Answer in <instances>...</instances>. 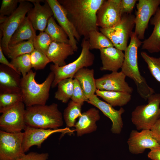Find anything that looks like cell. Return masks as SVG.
Instances as JSON below:
<instances>
[{
    "label": "cell",
    "instance_id": "9c48e42d",
    "mask_svg": "<svg viewBox=\"0 0 160 160\" xmlns=\"http://www.w3.org/2000/svg\"><path fill=\"white\" fill-rule=\"evenodd\" d=\"M23 132L0 131V160H18L25 153L23 148Z\"/></svg>",
    "mask_w": 160,
    "mask_h": 160
},
{
    "label": "cell",
    "instance_id": "4fadbf2b",
    "mask_svg": "<svg viewBox=\"0 0 160 160\" xmlns=\"http://www.w3.org/2000/svg\"><path fill=\"white\" fill-rule=\"evenodd\" d=\"M53 13L54 17L67 35L69 44L75 52L78 47L77 41H79L81 37L79 35L73 24L68 19L66 12L63 7L57 0H46Z\"/></svg>",
    "mask_w": 160,
    "mask_h": 160
},
{
    "label": "cell",
    "instance_id": "5b68a950",
    "mask_svg": "<svg viewBox=\"0 0 160 160\" xmlns=\"http://www.w3.org/2000/svg\"><path fill=\"white\" fill-rule=\"evenodd\" d=\"M147 104L137 106L131 114V121L137 129L151 130L160 117V94L154 93Z\"/></svg>",
    "mask_w": 160,
    "mask_h": 160
},
{
    "label": "cell",
    "instance_id": "7c38bea8",
    "mask_svg": "<svg viewBox=\"0 0 160 160\" xmlns=\"http://www.w3.org/2000/svg\"><path fill=\"white\" fill-rule=\"evenodd\" d=\"M121 0H104L97 11L96 24L97 27L105 28L112 27L121 19Z\"/></svg>",
    "mask_w": 160,
    "mask_h": 160
},
{
    "label": "cell",
    "instance_id": "83f0119b",
    "mask_svg": "<svg viewBox=\"0 0 160 160\" xmlns=\"http://www.w3.org/2000/svg\"><path fill=\"white\" fill-rule=\"evenodd\" d=\"M73 78H69L60 81L57 84V90L55 93V98L63 103H67L73 94Z\"/></svg>",
    "mask_w": 160,
    "mask_h": 160
},
{
    "label": "cell",
    "instance_id": "52a82bcc",
    "mask_svg": "<svg viewBox=\"0 0 160 160\" xmlns=\"http://www.w3.org/2000/svg\"><path fill=\"white\" fill-rule=\"evenodd\" d=\"M33 7L32 3L28 0H21L16 10L0 24V31L3 36L0 44L4 53L8 49L12 36L23 21L26 15Z\"/></svg>",
    "mask_w": 160,
    "mask_h": 160
},
{
    "label": "cell",
    "instance_id": "8d00e7d4",
    "mask_svg": "<svg viewBox=\"0 0 160 160\" xmlns=\"http://www.w3.org/2000/svg\"><path fill=\"white\" fill-rule=\"evenodd\" d=\"M21 0H2L0 9V17L10 16L17 9Z\"/></svg>",
    "mask_w": 160,
    "mask_h": 160
},
{
    "label": "cell",
    "instance_id": "2e32d148",
    "mask_svg": "<svg viewBox=\"0 0 160 160\" xmlns=\"http://www.w3.org/2000/svg\"><path fill=\"white\" fill-rule=\"evenodd\" d=\"M127 143L129 151L135 154L142 153L147 149L151 150L160 145L149 129L142 130L140 132L132 130Z\"/></svg>",
    "mask_w": 160,
    "mask_h": 160
},
{
    "label": "cell",
    "instance_id": "e0dca14e",
    "mask_svg": "<svg viewBox=\"0 0 160 160\" xmlns=\"http://www.w3.org/2000/svg\"><path fill=\"white\" fill-rule=\"evenodd\" d=\"M126 76L121 71L112 72L95 79L97 89L126 92L131 94L133 88L125 81Z\"/></svg>",
    "mask_w": 160,
    "mask_h": 160
},
{
    "label": "cell",
    "instance_id": "f546056e",
    "mask_svg": "<svg viewBox=\"0 0 160 160\" xmlns=\"http://www.w3.org/2000/svg\"><path fill=\"white\" fill-rule=\"evenodd\" d=\"M34 49L33 41L29 40L9 46L4 53L8 57L12 60L25 54H30Z\"/></svg>",
    "mask_w": 160,
    "mask_h": 160
},
{
    "label": "cell",
    "instance_id": "836d02e7",
    "mask_svg": "<svg viewBox=\"0 0 160 160\" xmlns=\"http://www.w3.org/2000/svg\"><path fill=\"white\" fill-rule=\"evenodd\" d=\"M140 54L151 75L160 83V57L151 56L145 52H141Z\"/></svg>",
    "mask_w": 160,
    "mask_h": 160
},
{
    "label": "cell",
    "instance_id": "f35d334b",
    "mask_svg": "<svg viewBox=\"0 0 160 160\" xmlns=\"http://www.w3.org/2000/svg\"><path fill=\"white\" fill-rule=\"evenodd\" d=\"M135 83L137 86V92L144 99L148 100L149 97L155 93L154 90L148 85L144 77H143L140 83Z\"/></svg>",
    "mask_w": 160,
    "mask_h": 160
},
{
    "label": "cell",
    "instance_id": "e575fe53",
    "mask_svg": "<svg viewBox=\"0 0 160 160\" xmlns=\"http://www.w3.org/2000/svg\"><path fill=\"white\" fill-rule=\"evenodd\" d=\"M53 41L48 33L45 31L41 32L33 41L34 48L47 55L49 47Z\"/></svg>",
    "mask_w": 160,
    "mask_h": 160
},
{
    "label": "cell",
    "instance_id": "ffe728a7",
    "mask_svg": "<svg viewBox=\"0 0 160 160\" xmlns=\"http://www.w3.org/2000/svg\"><path fill=\"white\" fill-rule=\"evenodd\" d=\"M102 66V71H117L122 67L124 58L122 51L114 47L100 50Z\"/></svg>",
    "mask_w": 160,
    "mask_h": 160
},
{
    "label": "cell",
    "instance_id": "5bb4252c",
    "mask_svg": "<svg viewBox=\"0 0 160 160\" xmlns=\"http://www.w3.org/2000/svg\"><path fill=\"white\" fill-rule=\"evenodd\" d=\"M72 132L70 129L66 127L57 129H44L26 126L23 132V148L25 153L32 146L41 147L42 143L52 134L57 132L66 133Z\"/></svg>",
    "mask_w": 160,
    "mask_h": 160
},
{
    "label": "cell",
    "instance_id": "7402d4cb",
    "mask_svg": "<svg viewBox=\"0 0 160 160\" xmlns=\"http://www.w3.org/2000/svg\"><path fill=\"white\" fill-rule=\"evenodd\" d=\"M75 51L68 43L53 41L48 50L47 56L50 62L59 66L66 65L65 60L74 54Z\"/></svg>",
    "mask_w": 160,
    "mask_h": 160
},
{
    "label": "cell",
    "instance_id": "484cf974",
    "mask_svg": "<svg viewBox=\"0 0 160 160\" xmlns=\"http://www.w3.org/2000/svg\"><path fill=\"white\" fill-rule=\"evenodd\" d=\"M95 94L113 107L123 106L126 105L131 98V94L124 92L97 89Z\"/></svg>",
    "mask_w": 160,
    "mask_h": 160
},
{
    "label": "cell",
    "instance_id": "d4e9b609",
    "mask_svg": "<svg viewBox=\"0 0 160 160\" xmlns=\"http://www.w3.org/2000/svg\"><path fill=\"white\" fill-rule=\"evenodd\" d=\"M36 36V30L27 16H26L12 36L9 46L14 45L25 40H32L34 41Z\"/></svg>",
    "mask_w": 160,
    "mask_h": 160
},
{
    "label": "cell",
    "instance_id": "9a60e30c",
    "mask_svg": "<svg viewBox=\"0 0 160 160\" xmlns=\"http://www.w3.org/2000/svg\"><path fill=\"white\" fill-rule=\"evenodd\" d=\"M28 1L34 7L28 12L27 17L36 30L44 31L49 20L54 15L52 9L46 0Z\"/></svg>",
    "mask_w": 160,
    "mask_h": 160
},
{
    "label": "cell",
    "instance_id": "7a4b0ae2",
    "mask_svg": "<svg viewBox=\"0 0 160 160\" xmlns=\"http://www.w3.org/2000/svg\"><path fill=\"white\" fill-rule=\"evenodd\" d=\"M36 74L31 70L21 78V92L23 102L26 107L45 105L49 98L50 89L54 79V74L51 71L41 84L36 81Z\"/></svg>",
    "mask_w": 160,
    "mask_h": 160
},
{
    "label": "cell",
    "instance_id": "60d3db41",
    "mask_svg": "<svg viewBox=\"0 0 160 160\" xmlns=\"http://www.w3.org/2000/svg\"><path fill=\"white\" fill-rule=\"evenodd\" d=\"M137 0H121L120 7L121 14H130Z\"/></svg>",
    "mask_w": 160,
    "mask_h": 160
},
{
    "label": "cell",
    "instance_id": "cb8c5ba5",
    "mask_svg": "<svg viewBox=\"0 0 160 160\" xmlns=\"http://www.w3.org/2000/svg\"><path fill=\"white\" fill-rule=\"evenodd\" d=\"M94 75L93 69L84 68L79 70L73 76L78 81L88 100L95 94L97 89Z\"/></svg>",
    "mask_w": 160,
    "mask_h": 160
},
{
    "label": "cell",
    "instance_id": "8992f818",
    "mask_svg": "<svg viewBox=\"0 0 160 160\" xmlns=\"http://www.w3.org/2000/svg\"><path fill=\"white\" fill-rule=\"evenodd\" d=\"M135 18L133 15L124 14L120 22L116 25L109 28H100L99 30L111 41L115 47L125 51L133 32Z\"/></svg>",
    "mask_w": 160,
    "mask_h": 160
},
{
    "label": "cell",
    "instance_id": "74e56055",
    "mask_svg": "<svg viewBox=\"0 0 160 160\" xmlns=\"http://www.w3.org/2000/svg\"><path fill=\"white\" fill-rule=\"evenodd\" d=\"M73 82V89L71 99L74 102L82 106L84 103L87 102L88 100L77 80L74 79Z\"/></svg>",
    "mask_w": 160,
    "mask_h": 160
},
{
    "label": "cell",
    "instance_id": "4316f807",
    "mask_svg": "<svg viewBox=\"0 0 160 160\" xmlns=\"http://www.w3.org/2000/svg\"><path fill=\"white\" fill-rule=\"evenodd\" d=\"M45 32L50 36L53 41L69 44L68 36L63 28L52 17L49 20Z\"/></svg>",
    "mask_w": 160,
    "mask_h": 160
},
{
    "label": "cell",
    "instance_id": "6da1fadb",
    "mask_svg": "<svg viewBox=\"0 0 160 160\" xmlns=\"http://www.w3.org/2000/svg\"><path fill=\"white\" fill-rule=\"evenodd\" d=\"M104 0H59L79 35L88 40L89 33L98 30L97 10Z\"/></svg>",
    "mask_w": 160,
    "mask_h": 160
},
{
    "label": "cell",
    "instance_id": "1f68e13d",
    "mask_svg": "<svg viewBox=\"0 0 160 160\" xmlns=\"http://www.w3.org/2000/svg\"><path fill=\"white\" fill-rule=\"evenodd\" d=\"M20 101H23L21 92L0 93V113Z\"/></svg>",
    "mask_w": 160,
    "mask_h": 160
},
{
    "label": "cell",
    "instance_id": "ab89813d",
    "mask_svg": "<svg viewBox=\"0 0 160 160\" xmlns=\"http://www.w3.org/2000/svg\"><path fill=\"white\" fill-rule=\"evenodd\" d=\"M49 154L47 153H39L31 152L23 154L18 160H48Z\"/></svg>",
    "mask_w": 160,
    "mask_h": 160
},
{
    "label": "cell",
    "instance_id": "d6986e66",
    "mask_svg": "<svg viewBox=\"0 0 160 160\" xmlns=\"http://www.w3.org/2000/svg\"><path fill=\"white\" fill-rule=\"evenodd\" d=\"M20 74L7 66L0 65V92H21Z\"/></svg>",
    "mask_w": 160,
    "mask_h": 160
},
{
    "label": "cell",
    "instance_id": "603a6c76",
    "mask_svg": "<svg viewBox=\"0 0 160 160\" xmlns=\"http://www.w3.org/2000/svg\"><path fill=\"white\" fill-rule=\"evenodd\" d=\"M150 24L154 26L150 36L142 42V49L151 53L160 52V7L150 20Z\"/></svg>",
    "mask_w": 160,
    "mask_h": 160
},
{
    "label": "cell",
    "instance_id": "277c9868",
    "mask_svg": "<svg viewBox=\"0 0 160 160\" xmlns=\"http://www.w3.org/2000/svg\"><path fill=\"white\" fill-rule=\"evenodd\" d=\"M80 55L74 61L62 66L51 64L50 68L55 75L52 85V88L57 85L60 81L67 78H73L75 74L80 69L92 65L95 60L94 55L90 51L88 40L83 38L81 43Z\"/></svg>",
    "mask_w": 160,
    "mask_h": 160
},
{
    "label": "cell",
    "instance_id": "3957f363",
    "mask_svg": "<svg viewBox=\"0 0 160 160\" xmlns=\"http://www.w3.org/2000/svg\"><path fill=\"white\" fill-rule=\"evenodd\" d=\"M25 120L26 126L44 129H57L63 124L62 113L54 103L27 107Z\"/></svg>",
    "mask_w": 160,
    "mask_h": 160
},
{
    "label": "cell",
    "instance_id": "b9f144b4",
    "mask_svg": "<svg viewBox=\"0 0 160 160\" xmlns=\"http://www.w3.org/2000/svg\"><path fill=\"white\" fill-rule=\"evenodd\" d=\"M151 130L154 137L160 143V117L153 126Z\"/></svg>",
    "mask_w": 160,
    "mask_h": 160
},
{
    "label": "cell",
    "instance_id": "ba28073f",
    "mask_svg": "<svg viewBox=\"0 0 160 160\" xmlns=\"http://www.w3.org/2000/svg\"><path fill=\"white\" fill-rule=\"evenodd\" d=\"M25 109L23 101H20L7 109L0 117L1 130L11 133L22 132L26 125L25 116Z\"/></svg>",
    "mask_w": 160,
    "mask_h": 160
},
{
    "label": "cell",
    "instance_id": "44dd1931",
    "mask_svg": "<svg viewBox=\"0 0 160 160\" xmlns=\"http://www.w3.org/2000/svg\"><path fill=\"white\" fill-rule=\"evenodd\" d=\"M100 119L99 111L92 108L82 113L74 127L78 137L96 131V122Z\"/></svg>",
    "mask_w": 160,
    "mask_h": 160
},
{
    "label": "cell",
    "instance_id": "8fae6325",
    "mask_svg": "<svg viewBox=\"0 0 160 160\" xmlns=\"http://www.w3.org/2000/svg\"><path fill=\"white\" fill-rule=\"evenodd\" d=\"M136 4L137 10L135 22V33L140 39H143L146 29L151 17L160 5V0H139Z\"/></svg>",
    "mask_w": 160,
    "mask_h": 160
},
{
    "label": "cell",
    "instance_id": "d6a6232c",
    "mask_svg": "<svg viewBox=\"0 0 160 160\" xmlns=\"http://www.w3.org/2000/svg\"><path fill=\"white\" fill-rule=\"evenodd\" d=\"M11 63L13 65L22 76H25L32 68L30 54H25L12 60Z\"/></svg>",
    "mask_w": 160,
    "mask_h": 160
},
{
    "label": "cell",
    "instance_id": "d590c367",
    "mask_svg": "<svg viewBox=\"0 0 160 160\" xmlns=\"http://www.w3.org/2000/svg\"><path fill=\"white\" fill-rule=\"evenodd\" d=\"M30 55L32 68L35 70L44 69L50 62L47 55L36 49L30 54Z\"/></svg>",
    "mask_w": 160,
    "mask_h": 160
},
{
    "label": "cell",
    "instance_id": "7bdbcfd3",
    "mask_svg": "<svg viewBox=\"0 0 160 160\" xmlns=\"http://www.w3.org/2000/svg\"><path fill=\"white\" fill-rule=\"evenodd\" d=\"M0 63L8 67L12 68L14 70L18 73L21 74L15 68L13 64L9 62L4 56L3 52L1 47V45L0 44Z\"/></svg>",
    "mask_w": 160,
    "mask_h": 160
},
{
    "label": "cell",
    "instance_id": "4dcf8cb0",
    "mask_svg": "<svg viewBox=\"0 0 160 160\" xmlns=\"http://www.w3.org/2000/svg\"><path fill=\"white\" fill-rule=\"evenodd\" d=\"M82 105L72 100L68 103L63 113L64 119L66 127L69 128L74 127L76 119L81 115Z\"/></svg>",
    "mask_w": 160,
    "mask_h": 160
},
{
    "label": "cell",
    "instance_id": "30bf717a",
    "mask_svg": "<svg viewBox=\"0 0 160 160\" xmlns=\"http://www.w3.org/2000/svg\"><path fill=\"white\" fill-rule=\"evenodd\" d=\"M142 44L133 32L130 37V42L124 51L121 71L126 76L132 79L135 83H140L143 76L139 70L137 60L138 48Z\"/></svg>",
    "mask_w": 160,
    "mask_h": 160
},
{
    "label": "cell",
    "instance_id": "ee69618b",
    "mask_svg": "<svg viewBox=\"0 0 160 160\" xmlns=\"http://www.w3.org/2000/svg\"><path fill=\"white\" fill-rule=\"evenodd\" d=\"M148 156L149 158L152 160H160V145L151 150Z\"/></svg>",
    "mask_w": 160,
    "mask_h": 160
},
{
    "label": "cell",
    "instance_id": "f1b7e54d",
    "mask_svg": "<svg viewBox=\"0 0 160 160\" xmlns=\"http://www.w3.org/2000/svg\"><path fill=\"white\" fill-rule=\"evenodd\" d=\"M90 50L100 49L114 47L111 41L103 33L98 30H93L89 33L88 38Z\"/></svg>",
    "mask_w": 160,
    "mask_h": 160
},
{
    "label": "cell",
    "instance_id": "ac0fdd59",
    "mask_svg": "<svg viewBox=\"0 0 160 160\" xmlns=\"http://www.w3.org/2000/svg\"><path fill=\"white\" fill-rule=\"evenodd\" d=\"M100 110L111 121V131L113 134H120L123 127L122 115L124 110L122 108L119 110L115 109L112 106L100 99L96 94L94 95L87 101Z\"/></svg>",
    "mask_w": 160,
    "mask_h": 160
}]
</instances>
